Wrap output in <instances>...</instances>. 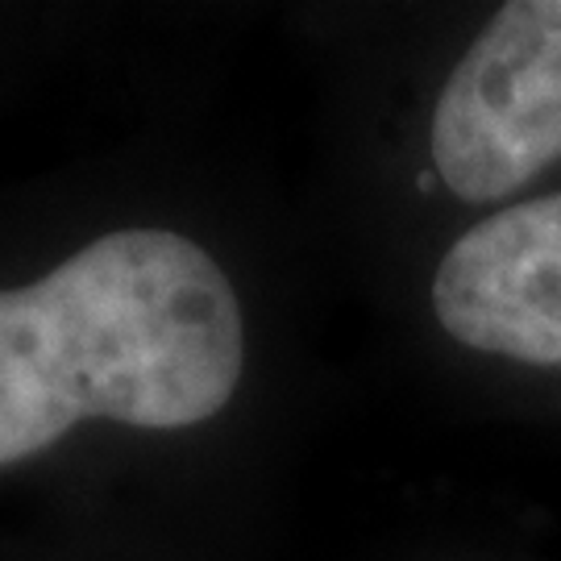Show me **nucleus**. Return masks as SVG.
Listing matches in <instances>:
<instances>
[{"label":"nucleus","instance_id":"f03ea898","mask_svg":"<svg viewBox=\"0 0 561 561\" xmlns=\"http://www.w3.org/2000/svg\"><path fill=\"white\" fill-rule=\"evenodd\" d=\"M428 150L466 204L520 192L561 159V0H512L449 71Z\"/></svg>","mask_w":561,"mask_h":561},{"label":"nucleus","instance_id":"f257e3e1","mask_svg":"<svg viewBox=\"0 0 561 561\" xmlns=\"http://www.w3.org/2000/svg\"><path fill=\"white\" fill-rule=\"evenodd\" d=\"M245 329L208 250L117 229L50 275L0 291V466L80 421L192 428L233 400Z\"/></svg>","mask_w":561,"mask_h":561},{"label":"nucleus","instance_id":"7ed1b4c3","mask_svg":"<svg viewBox=\"0 0 561 561\" xmlns=\"http://www.w3.org/2000/svg\"><path fill=\"white\" fill-rule=\"evenodd\" d=\"M433 312L479 354L561 366V192L466 229L433 275Z\"/></svg>","mask_w":561,"mask_h":561}]
</instances>
